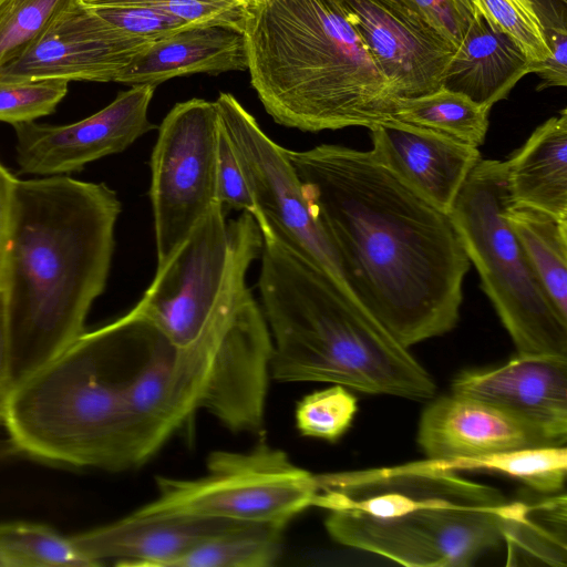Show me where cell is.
<instances>
[{"label":"cell","instance_id":"31","mask_svg":"<svg viewBox=\"0 0 567 567\" xmlns=\"http://www.w3.org/2000/svg\"><path fill=\"white\" fill-rule=\"evenodd\" d=\"M69 0H0V70L18 58Z\"/></svg>","mask_w":567,"mask_h":567},{"label":"cell","instance_id":"26","mask_svg":"<svg viewBox=\"0 0 567 567\" xmlns=\"http://www.w3.org/2000/svg\"><path fill=\"white\" fill-rule=\"evenodd\" d=\"M489 111L491 107L460 92L440 86L420 96L399 99L393 120L435 131L478 148L486 137Z\"/></svg>","mask_w":567,"mask_h":567},{"label":"cell","instance_id":"21","mask_svg":"<svg viewBox=\"0 0 567 567\" xmlns=\"http://www.w3.org/2000/svg\"><path fill=\"white\" fill-rule=\"evenodd\" d=\"M241 30L224 24H193L152 42L117 79L126 85H158L177 76L247 71Z\"/></svg>","mask_w":567,"mask_h":567},{"label":"cell","instance_id":"36","mask_svg":"<svg viewBox=\"0 0 567 567\" xmlns=\"http://www.w3.org/2000/svg\"><path fill=\"white\" fill-rule=\"evenodd\" d=\"M217 197L225 207L252 214L255 203L234 150L219 124Z\"/></svg>","mask_w":567,"mask_h":567},{"label":"cell","instance_id":"17","mask_svg":"<svg viewBox=\"0 0 567 567\" xmlns=\"http://www.w3.org/2000/svg\"><path fill=\"white\" fill-rule=\"evenodd\" d=\"M452 393L488 403L566 444L567 355L517 353L502 365L460 373Z\"/></svg>","mask_w":567,"mask_h":567},{"label":"cell","instance_id":"10","mask_svg":"<svg viewBox=\"0 0 567 567\" xmlns=\"http://www.w3.org/2000/svg\"><path fill=\"white\" fill-rule=\"evenodd\" d=\"M203 374L199 410L234 432L262 427L272 341L264 312L236 279L198 337L187 347Z\"/></svg>","mask_w":567,"mask_h":567},{"label":"cell","instance_id":"9","mask_svg":"<svg viewBox=\"0 0 567 567\" xmlns=\"http://www.w3.org/2000/svg\"><path fill=\"white\" fill-rule=\"evenodd\" d=\"M262 235L250 213L229 223L216 202L162 264L142 299L132 309L174 347L190 344L252 260Z\"/></svg>","mask_w":567,"mask_h":567},{"label":"cell","instance_id":"29","mask_svg":"<svg viewBox=\"0 0 567 567\" xmlns=\"http://www.w3.org/2000/svg\"><path fill=\"white\" fill-rule=\"evenodd\" d=\"M0 560L3 567H94L70 537L40 524H0Z\"/></svg>","mask_w":567,"mask_h":567},{"label":"cell","instance_id":"15","mask_svg":"<svg viewBox=\"0 0 567 567\" xmlns=\"http://www.w3.org/2000/svg\"><path fill=\"white\" fill-rule=\"evenodd\" d=\"M144 362L122 379V415L130 468L150 460L198 410L193 379L176 349L146 321Z\"/></svg>","mask_w":567,"mask_h":567},{"label":"cell","instance_id":"4","mask_svg":"<svg viewBox=\"0 0 567 567\" xmlns=\"http://www.w3.org/2000/svg\"><path fill=\"white\" fill-rule=\"evenodd\" d=\"M259 229L258 287L272 341V379L411 400L434 396L433 377L409 348L319 266L267 227Z\"/></svg>","mask_w":567,"mask_h":567},{"label":"cell","instance_id":"41","mask_svg":"<svg viewBox=\"0 0 567 567\" xmlns=\"http://www.w3.org/2000/svg\"><path fill=\"white\" fill-rule=\"evenodd\" d=\"M475 12L480 10L481 7V0H472ZM507 3H509L515 10L520 12L522 14L532 18V19H539L534 2L532 0H505Z\"/></svg>","mask_w":567,"mask_h":567},{"label":"cell","instance_id":"24","mask_svg":"<svg viewBox=\"0 0 567 567\" xmlns=\"http://www.w3.org/2000/svg\"><path fill=\"white\" fill-rule=\"evenodd\" d=\"M508 502L502 519L507 566L567 565V496L537 493Z\"/></svg>","mask_w":567,"mask_h":567},{"label":"cell","instance_id":"30","mask_svg":"<svg viewBox=\"0 0 567 567\" xmlns=\"http://www.w3.org/2000/svg\"><path fill=\"white\" fill-rule=\"evenodd\" d=\"M357 410L353 393L341 384H333L297 403L296 425L305 436L336 442L351 426Z\"/></svg>","mask_w":567,"mask_h":567},{"label":"cell","instance_id":"38","mask_svg":"<svg viewBox=\"0 0 567 567\" xmlns=\"http://www.w3.org/2000/svg\"><path fill=\"white\" fill-rule=\"evenodd\" d=\"M547 43L550 48L548 56L530 65V73L540 79L537 90L567 85V28L566 19L549 20L540 18Z\"/></svg>","mask_w":567,"mask_h":567},{"label":"cell","instance_id":"11","mask_svg":"<svg viewBox=\"0 0 567 567\" xmlns=\"http://www.w3.org/2000/svg\"><path fill=\"white\" fill-rule=\"evenodd\" d=\"M218 140L216 104L204 99L175 104L158 126L150 162L157 265L219 202Z\"/></svg>","mask_w":567,"mask_h":567},{"label":"cell","instance_id":"25","mask_svg":"<svg viewBox=\"0 0 567 567\" xmlns=\"http://www.w3.org/2000/svg\"><path fill=\"white\" fill-rule=\"evenodd\" d=\"M505 217L550 301L567 320V220L513 203Z\"/></svg>","mask_w":567,"mask_h":567},{"label":"cell","instance_id":"3","mask_svg":"<svg viewBox=\"0 0 567 567\" xmlns=\"http://www.w3.org/2000/svg\"><path fill=\"white\" fill-rule=\"evenodd\" d=\"M250 84L265 111L303 132L394 121L399 95L341 0H257L246 8Z\"/></svg>","mask_w":567,"mask_h":567},{"label":"cell","instance_id":"44","mask_svg":"<svg viewBox=\"0 0 567 567\" xmlns=\"http://www.w3.org/2000/svg\"><path fill=\"white\" fill-rule=\"evenodd\" d=\"M558 3H561L563 6H566V0H555Z\"/></svg>","mask_w":567,"mask_h":567},{"label":"cell","instance_id":"37","mask_svg":"<svg viewBox=\"0 0 567 567\" xmlns=\"http://www.w3.org/2000/svg\"><path fill=\"white\" fill-rule=\"evenodd\" d=\"M424 19L455 48L476 12L472 0H411Z\"/></svg>","mask_w":567,"mask_h":567},{"label":"cell","instance_id":"39","mask_svg":"<svg viewBox=\"0 0 567 567\" xmlns=\"http://www.w3.org/2000/svg\"><path fill=\"white\" fill-rule=\"evenodd\" d=\"M17 178L0 163V290H3Z\"/></svg>","mask_w":567,"mask_h":567},{"label":"cell","instance_id":"47","mask_svg":"<svg viewBox=\"0 0 567 567\" xmlns=\"http://www.w3.org/2000/svg\"><path fill=\"white\" fill-rule=\"evenodd\" d=\"M252 1H257V0H251V2H252Z\"/></svg>","mask_w":567,"mask_h":567},{"label":"cell","instance_id":"20","mask_svg":"<svg viewBox=\"0 0 567 567\" xmlns=\"http://www.w3.org/2000/svg\"><path fill=\"white\" fill-rule=\"evenodd\" d=\"M243 524L220 518H134L130 515L69 536L93 566L171 567L197 545Z\"/></svg>","mask_w":567,"mask_h":567},{"label":"cell","instance_id":"42","mask_svg":"<svg viewBox=\"0 0 567 567\" xmlns=\"http://www.w3.org/2000/svg\"><path fill=\"white\" fill-rule=\"evenodd\" d=\"M8 455H9V451H8L7 446L2 442H0V461L7 458Z\"/></svg>","mask_w":567,"mask_h":567},{"label":"cell","instance_id":"18","mask_svg":"<svg viewBox=\"0 0 567 567\" xmlns=\"http://www.w3.org/2000/svg\"><path fill=\"white\" fill-rule=\"evenodd\" d=\"M369 130L370 151L377 159L411 190L449 215L466 178L482 158L478 148L400 121L377 124Z\"/></svg>","mask_w":567,"mask_h":567},{"label":"cell","instance_id":"43","mask_svg":"<svg viewBox=\"0 0 567 567\" xmlns=\"http://www.w3.org/2000/svg\"><path fill=\"white\" fill-rule=\"evenodd\" d=\"M3 419H4V408H3V405L0 403V424H1V423L3 424Z\"/></svg>","mask_w":567,"mask_h":567},{"label":"cell","instance_id":"27","mask_svg":"<svg viewBox=\"0 0 567 567\" xmlns=\"http://www.w3.org/2000/svg\"><path fill=\"white\" fill-rule=\"evenodd\" d=\"M444 471H485L524 483L533 492L554 494L564 491L567 474L566 445L527 447L503 453L449 460H427Z\"/></svg>","mask_w":567,"mask_h":567},{"label":"cell","instance_id":"12","mask_svg":"<svg viewBox=\"0 0 567 567\" xmlns=\"http://www.w3.org/2000/svg\"><path fill=\"white\" fill-rule=\"evenodd\" d=\"M214 102L219 124L249 185L255 203L251 215L257 224L319 266L350 293L338 252L310 213L287 148L274 142L233 94L220 92Z\"/></svg>","mask_w":567,"mask_h":567},{"label":"cell","instance_id":"32","mask_svg":"<svg viewBox=\"0 0 567 567\" xmlns=\"http://www.w3.org/2000/svg\"><path fill=\"white\" fill-rule=\"evenodd\" d=\"M68 85L56 79L0 76V121L13 126L53 113Z\"/></svg>","mask_w":567,"mask_h":567},{"label":"cell","instance_id":"8","mask_svg":"<svg viewBox=\"0 0 567 567\" xmlns=\"http://www.w3.org/2000/svg\"><path fill=\"white\" fill-rule=\"evenodd\" d=\"M156 497L134 518L203 517L286 526L315 506L317 475L266 442L246 452L214 451L195 478L156 477Z\"/></svg>","mask_w":567,"mask_h":567},{"label":"cell","instance_id":"35","mask_svg":"<svg viewBox=\"0 0 567 567\" xmlns=\"http://www.w3.org/2000/svg\"><path fill=\"white\" fill-rule=\"evenodd\" d=\"M89 9L117 29L152 42L193 25L166 12L148 8L99 7Z\"/></svg>","mask_w":567,"mask_h":567},{"label":"cell","instance_id":"16","mask_svg":"<svg viewBox=\"0 0 567 567\" xmlns=\"http://www.w3.org/2000/svg\"><path fill=\"white\" fill-rule=\"evenodd\" d=\"M399 97H415L442 85L456 48L411 0H341Z\"/></svg>","mask_w":567,"mask_h":567},{"label":"cell","instance_id":"45","mask_svg":"<svg viewBox=\"0 0 567 567\" xmlns=\"http://www.w3.org/2000/svg\"><path fill=\"white\" fill-rule=\"evenodd\" d=\"M244 1H245V2H247V3H250V2H251V0H244Z\"/></svg>","mask_w":567,"mask_h":567},{"label":"cell","instance_id":"14","mask_svg":"<svg viewBox=\"0 0 567 567\" xmlns=\"http://www.w3.org/2000/svg\"><path fill=\"white\" fill-rule=\"evenodd\" d=\"M152 41L103 20L81 0H69L0 76L66 82H116Z\"/></svg>","mask_w":567,"mask_h":567},{"label":"cell","instance_id":"2","mask_svg":"<svg viewBox=\"0 0 567 567\" xmlns=\"http://www.w3.org/2000/svg\"><path fill=\"white\" fill-rule=\"evenodd\" d=\"M120 213L104 183L17 179L3 282L11 389L85 331L106 286Z\"/></svg>","mask_w":567,"mask_h":567},{"label":"cell","instance_id":"1","mask_svg":"<svg viewBox=\"0 0 567 567\" xmlns=\"http://www.w3.org/2000/svg\"><path fill=\"white\" fill-rule=\"evenodd\" d=\"M287 155L351 295L405 348L451 331L471 262L450 216L371 151L321 144Z\"/></svg>","mask_w":567,"mask_h":567},{"label":"cell","instance_id":"5","mask_svg":"<svg viewBox=\"0 0 567 567\" xmlns=\"http://www.w3.org/2000/svg\"><path fill=\"white\" fill-rule=\"evenodd\" d=\"M330 537L409 567H465L502 542L506 497L426 461L317 475Z\"/></svg>","mask_w":567,"mask_h":567},{"label":"cell","instance_id":"34","mask_svg":"<svg viewBox=\"0 0 567 567\" xmlns=\"http://www.w3.org/2000/svg\"><path fill=\"white\" fill-rule=\"evenodd\" d=\"M476 16L483 17L493 28L513 39L530 65L548 56L550 48L540 19L522 14L505 0H481Z\"/></svg>","mask_w":567,"mask_h":567},{"label":"cell","instance_id":"22","mask_svg":"<svg viewBox=\"0 0 567 567\" xmlns=\"http://www.w3.org/2000/svg\"><path fill=\"white\" fill-rule=\"evenodd\" d=\"M530 73V61L513 39L475 16L457 45L441 86L492 107Z\"/></svg>","mask_w":567,"mask_h":567},{"label":"cell","instance_id":"19","mask_svg":"<svg viewBox=\"0 0 567 567\" xmlns=\"http://www.w3.org/2000/svg\"><path fill=\"white\" fill-rule=\"evenodd\" d=\"M417 443L427 460H449L557 445L538 429L480 400L451 393L423 411Z\"/></svg>","mask_w":567,"mask_h":567},{"label":"cell","instance_id":"13","mask_svg":"<svg viewBox=\"0 0 567 567\" xmlns=\"http://www.w3.org/2000/svg\"><path fill=\"white\" fill-rule=\"evenodd\" d=\"M155 89L153 84L132 85L99 112L71 124L32 121L13 125L20 172L68 175L91 162L123 152L156 128L148 120Z\"/></svg>","mask_w":567,"mask_h":567},{"label":"cell","instance_id":"46","mask_svg":"<svg viewBox=\"0 0 567 567\" xmlns=\"http://www.w3.org/2000/svg\"><path fill=\"white\" fill-rule=\"evenodd\" d=\"M0 567H3L2 561L0 560Z\"/></svg>","mask_w":567,"mask_h":567},{"label":"cell","instance_id":"23","mask_svg":"<svg viewBox=\"0 0 567 567\" xmlns=\"http://www.w3.org/2000/svg\"><path fill=\"white\" fill-rule=\"evenodd\" d=\"M512 203L567 220V109L540 124L506 161Z\"/></svg>","mask_w":567,"mask_h":567},{"label":"cell","instance_id":"33","mask_svg":"<svg viewBox=\"0 0 567 567\" xmlns=\"http://www.w3.org/2000/svg\"><path fill=\"white\" fill-rule=\"evenodd\" d=\"M87 8L140 7L166 12L188 24H224L243 31L244 0H81Z\"/></svg>","mask_w":567,"mask_h":567},{"label":"cell","instance_id":"6","mask_svg":"<svg viewBox=\"0 0 567 567\" xmlns=\"http://www.w3.org/2000/svg\"><path fill=\"white\" fill-rule=\"evenodd\" d=\"M127 332L123 317L84 331L10 390L3 424L19 453L72 467L130 468L121 395Z\"/></svg>","mask_w":567,"mask_h":567},{"label":"cell","instance_id":"28","mask_svg":"<svg viewBox=\"0 0 567 567\" xmlns=\"http://www.w3.org/2000/svg\"><path fill=\"white\" fill-rule=\"evenodd\" d=\"M285 527L243 524L197 545L171 567H269L279 558Z\"/></svg>","mask_w":567,"mask_h":567},{"label":"cell","instance_id":"40","mask_svg":"<svg viewBox=\"0 0 567 567\" xmlns=\"http://www.w3.org/2000/svg\"><path fill=\"white\" fill-rule=\"evenodd\" d=\"M11 390L9 375V341L6 316V301L3 290H0V403L4 401Z\"/></svg>","mask_w":567,"mask_h":567},{"label":"cell","instance_id":"7","mask_svg":"<svg viewBox=\"0 0 567 567\" xmlns=\"http://www.w3.org/2000/svg\"><path fill=\"white\" fill-rule=\"evenodd\" d=\"M507 163L481 158L449 214L517 353L567 355L564 319L530 267L505 213Z\"/></svg>","mask_w":567,"mask_h":567}]
</instances>
